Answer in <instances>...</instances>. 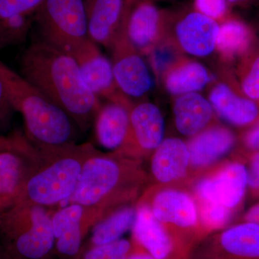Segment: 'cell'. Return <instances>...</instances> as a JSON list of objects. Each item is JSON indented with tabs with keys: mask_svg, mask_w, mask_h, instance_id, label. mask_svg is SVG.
<instances>
[{
	"mask_svg": "<svg viewBox=\"0 0 259 259\" xmlns=\"http://www.w3.org/2000/svg\"><path fill=\"white\" fill-rule=\"evenodd\" d=\"M107 214L102 209L76 203H69L53 213L54 255L60 259H77L85 237Z\"/></svg>",
	"mask_w": 259,
	"mask_h": 259,
	"instance_id": "ba28073f",
	"label": "cell"
},
{
	"mask_svg": "<svg viewBox=\"0 0 259 259\" xmlns=\"http://www.w3.org/2000/svg\"><path fill=\"white\" fill-rule=\"evenodd\" d=\"M253 28L241 19L232 15L220 24L215 52L223 66L229 67L251 49L255 44Z\"/></svg>",
	"mask_w": 259,
	"mask_h": 259,
	"instance_id": "7402d4cb",
	"label": "cell"
},
{
	"mask_svg": "<svg viewBox=\"0 0 259 259\" xmlns=\"http://www.w3.org/2000/svg\"><path fill=\"white\" fill-rule=\"evenodd\" d=\"M244 143L249 149L259 150V122L245 134Z\"/></svg>",
	"mask_w": 259,
	"mask_h": 259,
	"instance_id": "e575fe53",
	"label": "cell"
},
{
	"mask_svg": "<svg viewBox=\"0 0 259 259\" xmlns=\"http://www.w3.org/2000/svg\"><path fill=\"white\" fill-rule=\"evenodd\" d=\"M136 208L125 204L109 213L92 228L91 237L87 246L113 243L132 229L136 219Z\"/></svg>",
	"mask_w": 259,
	"mask_h": 259,
	"instance_id": "4316f807",
	"label": "cell"
},
{
	"mask_svg": "<svg viewBox=\"0 0 259 259\" xmlns=\"http://www.w3.org/2000/svg\"><path fill=\"white\" fill-rule=\"evenodd\" d=\"M52 214L48 207L27 202L0 210L2 259L52 258Z\"/></svg>",
	"mask_w": 259,
	"mask_h": 259,
	"instance_id": "5b68a950",
	"label": "cell"
},
{
	"mask_svg": "<svg viewBox=\"0 0 259 259\" xmlns=\"http://www.w3.org/2000/svg\"><path fill=\"white\" fill-rule=\"evenodd\" d=\"M15 112L4 83L0 79V132L10 127Z\"/></svg>",
	"mask_w": 259,
	"mask_h": 259,
	"instance_id": "1f68e13d",
	"label": "cell"
},
{
	"mask_svg": "<svg viewBox=\"0 0 259 259\" xmlns=\"http://www.w3.org/2000/svg\"><path fill=\"white\" fill-rule=\"evenodd\" d=\"M35 23L42 40L71 56L90 38L83 0H44Z\"/></svg>",
	"mask_w": 259,
	"mask_h": 259,
	"instance_id": "8992f818",
	"label": "cell"
},
{
	"mask_svg": "<svg viewBox=\"0 0 259 259\" xmlns=\"http://www.w3.org/2000/svg\"><path fill=\"white\" fill-rule=\"evenodd\" d=\"M125 259H157L154 258L151 254L147 253L146 250L143 249L136 241L134 250L127 255Z\"/></svg>",
	"mask_w": 259,
	"mask_h": 259,
	"instance_id": "d590c367",
	"label": "cell"
},
{
	"mask_svg": "<svg viewBox=\"0 0 259 259\" xmlns=\"http://www.w3.org/2000/svg\"><path fill=\"white\" fill-rule=\"evenodd\" d=\"M155 218L162 223L187 228L197 224V207L189 194L167 190L158 192L150 206Z\"/></svg>",
	"mask_w": 259,
	"mask_h": 259,
	"instance_id": "d4e9b609",
	"label": "cell"
},
{
	"mask_svg": "<svg viewBox=\"0 0 259 259\" xmlns=\"http://www.w3.org/2000/svg\"><path fill=\"white\" fill-rule=\"evenodd\" d=\"M220 24L192 5L171 10L166 36L185 56L204 58L215 52Z\"/></svg>",
	"mask_w": 259,
	"mask_h": 259,
	"instance_id": "52a82bcc",
	"label": "cell"
},
{
	"mask_svg": "<svg viewBox=\"0 0 259 259\" xmlns=\"http://www.w3.org/2000/svg\"><path fill=\"white\" fill-rule=\"evenodd\" d=\"M245 218L248 222L254 223L259 225V204L250 208L247 212Z\"/></svg>",
	"mask_w": 259,
	"mask_h": 259,
	"instance_id": "74e56055",
	"label": "cell"
},
{
	"mask_svg": "<svg viewBox=\"0 0 259 259\" xmlns=\"http://www.w3.org/2000/svg\"><path fill=\"white\" fill-rule=\"evenodd\" d=\"M248 177V185L252 188L259 189V152L252 158Z\"/></svg>",
	"mask_w": 259,
	"mask_h": 259,
	"instance_id": "836d02e7",
	"label": "cell"
},
{
	"mask_svg": "<svg viewBox=\"0 0 259 259\" xmlns=\"http://www.w3.org/2000/svg\"><path fill=\"white\" fill-rule=\"evenodd\" d=\"M135 241L125 238L108 244L87 246L82 250L77 259H125L134 250Z\"/></svg>",
	"mask_w": 259,
	"mask_h": 259,
	"instance_id": "f1b7e54d",
	"label": "cell"
},
{
	"mask_svg": "<svg viewBox=\"0 0 259 259\" xmlns=\"http://www.w3.org/2000/svg\"><path fill=\"white\" fill-rule=\"evenodd\" d=\"M132 231L134 241L154 258L167 259L171 255L174 248L171 237L148 204L142 202L136 207Z\"/></svg>",
	"mask_w": 259,
	"mask_h": 259,
	"instance_id": "ffe728a7",
	"label": "cell"
},
{
	"mask_svg": "<svg viewBox=\"0 0 259 259\" xmlns=\"http://www.w3.org/2000/svg\"><path fill=\"white\" fill-rule=\"evenodd\" d=\"M248 179V171L243 164L231 163L218 175L202 180L197 186V194L201 200L233 208L244 197Z\"/></svg>",
	"mask_w": 259,
	"mask_h": 259,
	"instance_id": "2e32d148",
	"label": "cell"
},
{
	"mask_svg": "<svg viewBox=\"0 0 259 259\" xmlns=\"http://www.w3.org/2000/svg\"><path fill=\"white\" fill-rule=\"evenodd\" d=\"M157 0H138L130 5L125 30L144 58L166 37L171 10L160 8Z\"/></svg>",
	"mask_w": 259,
	"mask_h": 259,
	"instance_id": "8fae6325",
	"label": "cell"
},
{
	"mask_svg": "<svg viewBox=\"0 0 259 259\" xmlns=\"http://www.w3.org/2000/svg\"><path fill=\"white\" fill-rule=\"evenodd\" d=\"M134 100L127 97L121 101L102 104L94 120L95 138L98 144L113 151L125 142L130 125V108Z\"/></svg>",
	"mask_w": 259,
	"mask_h": 259,
	"instance_id": "ac0fdd59",
	"label": "cell"
},
{
	"mask_svg": "<svg viewBox=\"0 0 259 259\" xmlns=\"http://www.w3.org/2000/svg\"><path fill=\"white\" fill-rule=\"evenodd\" d=\"M44 0H0V51L25 41Z\"/></svg>",
	"mask_w": 259,
	"mask_h": 259,
	"instance_id": "e0dca14e",
	"label": "cell"
},
{
	"mask_svg": "<svg viewBox=\"0 0 259 259\" xmlns=\"http://www.w3.org/2000/svg\"><path fill=\"white\" fill-rule=\"evenodd\" d=\"M215 76L198 61L187 56L179 59L162 74L159 82L173 97L199 93L210 86Z\"/></svg>",
	"mask_w": 259,
	"mask_h": 259,
	"instance_id": "d6986e66",
	"label": "cell"
},
{
	"mask_svg": "<svg viewBox=\"0 0 259 259\" xmlns=\"http://www.w3.org/2000/svg\"><path fill=\"white\" fill-rule=\"evenodd\" d=\"M228 2L231 8H245L257 4L259 3V0H228Z\"/></svg>",
	"mask_w": 259,
	"mask_h": 259,
	"instance_id": "8d00e7d4",
	"label": "cell"
},
{
	"mask_svg": "<svg viewBox=\"0 0 259 259\" xmlns=\"http://www.w3.org/2000/svg\"><path fill=\"white\" fill-rule=\"evenodd\" d=\"M37 161L38 151L31 143L23 150L0 153V210L18 202Z\"/></svg>",
	"mask_w": 259,
	"mask_h": 259,
	"instance_id": "9a60e30c",
	"label": "cell"
},
{
	"mask_svg": "<svg viewBox=\"0 0 259 259\" xmlns=\"http://www.w3.org/2000/svg\"><path fill=\"white\" fill-rule=\"evenodd\" d=\"M89 37L110 49L125 28L130 3L126 0H83Z\"/></svg>",
	"mask_w": 259,
	"mask_h": 259,
	"instance_id": "5bb4252c",
	"label": "cell"
},
{
	"mask_svg": "<svg viewBox=\"0 0 259 259\" xmlns=\"http://www.w3.org/2000/svg\"><path fill=\"white\" fill-rule=\"evenodd\" d=\"M109 50L114 76L121 93L132 100L146 99L153 86L151 69L144 56L129 40L125 28Z\"/></svg>",
	"mask_w": 259,
	"mask_h": 259,
	"instance_id": "9c48e42d",
	"label": "cell"
},
{
	"mask_svg": "<svg viewBox=\"0 0 259 259\" xmlns=\"http://www.w3.org/2000/svg\"><path fill=\"white\" fill-rule=\"evenodd\" d=\"M36 148L38 161L16 203L27 202L49 208L71 197L85 162L98 150L90 143Z\"/></svg>",
	"mask_w": 259,
	"mask_h": 259,
	"instance_id": "277c9868",
	"label": "cell"
},
{
	"mask_svg": "<svg viewBox=\"0 0 259 259\" xmlns=\"http://www.w3.org/2000/svg\"><path fill=\"white\" fill-rule=\"evenodd\" d=\"M49 259H54V258H53V257H52V258H49Z\"/></svg>",
	"mask_w": 259,
	"mask_h": 259,
	"instance_id": "ab89813d",
	"label": "cell"
},
{
	"mask_svg": "<svg viewBox=\"0 0 259 259\" xmlns=\"http://www.w3.org/2000/svg\"><path fill=\"white\" fill-rule=\"evenodd\" d=\"M19 74L61 107L81 132L93 125L102 103L83 81L72 56L36 40L22 54Z\"/></svg>",
	"mask_w": 259,
	"mask_h": 259,
	"instance_id": "6da1fadb",
	"label": "cell"
},
{
	"mask_svg": "<svg viewBox=\"0 0 259 259\" xmlns=\"http://www.w3.org/2000/svg\"><path fill=\"white\" fill-rule=\"evenodd\" d=\"M190 163L187 144L177 138H168L153 151L151 172L158 182L169 183L182 178Z\"/></svg>",
	"mask_w": 259,
	"mask_h": 259,
	"instance_id": "cb8c5ba5",
	"label": "cell"
},
{
	"mask_svg": "<svg viewBox=\"0 0 259 259\" xmlns=\"http://www.w3.org/2000/svg\"><path fill=\"white\" fill-rule=\"evenodd\" d=\"M221 251L234 259H259V225L247 222L223 232L218 240Z\"/></svg>",
	"mask_w": 259,
	"mask_h": 259,
	"instance_id": "484cf974",
	"label": "cell"
},
{
	"mask_svg": "<svg viewBox=\"0 0 259 259\" xmlns=\"http://www.w3.org/2000/svg\"><path fill=\"white\" fill-rule=\"evenodd\" d=\"M79 66L83 81L99 99L120 101L126 97L116 83L111 61L98 45L89 38L71 55Z\"/></svg>",
	"mask_w": 259,
	"mask_h": 259,
	"instance_id": "4fadbf2b",
	"label": "cell"
},
{
	"mask_svg": "<svg viewBox=\"0 0 259 259\" xmlns=\"http://www.w3.org/2000/svg\"><path fill=\"white\" fill-rule=\"evenodd\" d=\"M236 144V136L224 126L213 125L192 136L187 143L190 163L196 167L211 164L226 155Z\"/></svg>",
	"mask_w": 259,
	"mask_h": 259,
	"instance_id": "603a6c76",
	"label": "cell"
},
{
	"mask_svg": "<svg viewBox=\"0 0 259 259\" xmlns=\"http://www.w3.org/2000/svg\"><path fill=\"white\" fill-rule=\"evenodd\" d=\"M214 113L208 99L199 93L185 94L174 100L175 125L183 136L192 137L208 127Z\"/></svg>",
	"mask_w": 259,
	"mask_h": 259,
	"instance_id": "44dd1931",
	"label": "cell"
},
{
	"mask_svg": "<svg viewBox=\"0 0 259 259\" xmlns=\"http://www.w3.org/2000/svg\"><path fill=\"white\" fill-rule=\"evenodd\" d=\"M192 5L194 10L219 24L233 15L228 0H193Z\"/></svg>",
	"mask_w": 259,
	"mask_h": 259,
	"instance_id": "f546056e",
	"label": "cell"
},
{
	"mask_svg": "<svg viewBox=\"0 0 259 259\" xmlns=\"http://www.w3.org/2000/svg\"><path fill=\"white\" fill-rule=\"evenodd\" d=\"M126 1L130 3V4H132V3H134L135 2L138 1V0H126Z\"/></svg>",
	"mask_w": 259,
	"mask_h": 259,
	"instance_id": "f35d334b",
	"label": "cell"
},
{
	"mask_svg": "<svg viewBox=\"0 0 259 259\" xmlns=\"http://www.w3.org/2000/svg\"><path fill=\"white\" fill-rule=\"evenodd\" d=\"M0 259H2L1 257H0Z\"/></svg>",
	"mask_w": 259,
	"mask_h": 259,
	"instance_id": "60d3db41",
	"label": "cell"
},
{
	"mask_svg": "<svg viewBox=\"0 0 259 259\" xmlns=\"http://www.w3.org/2000/svg\"><path fill=\"white\" fill-rule=\"evenodd\" d=\"M236 75L242 93L259 103V47L256 44L238 60Z\"/></svg>",
	"mask_w": 259,
	"mask_h": 259,
	"instance_id": "83f0119b",
	"label": "cell"
},
{
	"mask_svg": "<svg viewBox=\"0 0 259 259\" xmlns=\"http://www.w3.org/2000/svg\"><path fill=\"white\" fill-rule=\"evenodd\" d=\"M202 201L200 214L204 225L211 228H221L229 221L231 209L214 202Z\"/></svg>",
	"mask_w": 259,
	"mask_h": 259,
	"instance_id": "4dcf8cb0",
	"label": "cell"
},
{
	"mask_svg": "<svg viewBox=\"0 0 259 259\" xmlns=\"http://www.w3.org/2000/svg\"><path fill=\"white\" fill-rule=\"evenodd\" d=\"M164 119L161 110L146 99L134 102L130 108L128 133L117 156L138 160L158 147L164 136Z\"/></svg>",
	"mask_w": 259,
	"mask_h": 259,
	"instance_id": "30bf717a",
	"label": "cell"
},
{
	"mask_svg": "<svg viewBox=\"0 0 259 259\" xmlns=\"http://www.w3.org/2000/svg\"><path fill=\"white\" fill-rule=\"evenodd\" d=\"M144 180L138 160L98 151L85 162L69 203L109 214L134 199Z\"/></svg>",
	"mask_w": 259,
	"mask_h": 259,
	"instance_id": "3957f363",
	"label": "cell"
},
{
	"mask_svg": "<svg viewBox=\"0 0 259 259\" xmlns=\"http://www.w3.org/2000/svg\"><path fill=\"white\" fill-rule=\"evenodd\" d=\"M0 79L15 112L23 116L26 138L34 146L76 144L81 131L72 119L45 94L1 60Z\"/></svg>",
	"mask_w": 259,
	"mask_h": 259,
	"instance_id": "7a4b0ae2",
	"label": "cell"
},
{
	"mask_svg": "<svg viewBox=\"0 0 259 259\" xmlns=\"http://www.w3.org/2000/svg\"><path fill=\"white\" fill-rule=\"evenodd\" d=\"M210 84L208 99L214 112L232 125L243 127L259 117V103L242 93L228 66H222Z\"/></svg>",
	"mask_w": 259,
	"mask_h": 259,
	"instance_id": "7c38bea8",
	"label": "cell"
},
{
	"mask_svg": "<svg viewBox=\"0 0 259 259\" xmlns=\"http://www.w3.org/2000/svg\"><path fill=\"white\" fill-rule=\"evenodd\" d=\"M30 142L26 136L16 133L11 136L0 135V153L9 151H18L28 147Z\"/></svg>",
	"mask_w": 259,
	"mask_h": 259,
	"instance_id": "d6a6232c",
	"label": "cell"
}]
</instances>
